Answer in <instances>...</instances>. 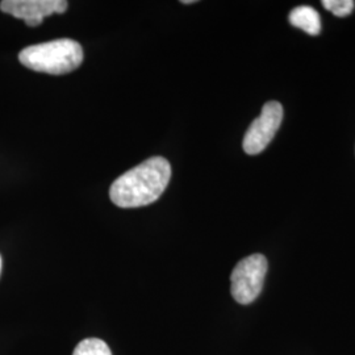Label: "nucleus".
<instances>
[{
	"label": "nucleus",
	"instance_id": "f03ea898",
	"mask_svg": "<svg viewBox=\"0 0 355 355\" xmlns=\"http://www.w3.org/2000/svg\"><path fill=\"white\" fill-rule=\"evenodd\" d=\"M19 61L33 71L62 76L74 71L83 62V49L74 40L60 38L24 48Z\"/></svg>",
	"mask_w": 355,
	"mask_h": 355
},
{
	"label": "nucleus",
	"instance_id": "423d86ee",
	"mask_svg": "<svg viewBox=\"0 0 355 355\" xmlns=\"http://www.w3.org/2000/svg\"><path fill=\"white\" fill-rule=\"evenodd\" d=\"M292 26L304 31L311 36H318L321 32V19L318 11L309 6H299L292 10L288 17Z\"/></svg>",
	"mask_w": 355,
	"mask_h": 355
},
{
	"label": "nucleus",
	"instance_id": "0eeeda50",
	"mask_svg": "<svg viewBox=\"0 0 355 355\" xmlns=\"http://www.w3.org/2000/svg\"><path fill=\"white\" fill-rule=\"evenodd\" d=\"M73 355H112L108 345L99 338H87L76 345Z\"/></svg>",
	"mask_w": 355,
	"mask_h": 355
},
{
	"label": "nucleus",
	"instance_id": "20e7f679",
	"mask_svg": "<svg viewBox=\"0 0 355 355\" xmlns=\"http://www.w3.org/2000/svg\"><path fill=\"white\" fill-rule=\"evenodd\" d=\"M283 120V107L279 102L266 103L243 137V150L249 155L263 152L275 137Z\"/></svg>",
	"mask_w": 355,
	"mask_h": 355
},
{
	"label": "nucleus",
	"instance_id": "f257e3e1",
	"mask_svg": "<svg viewBox=\"0 0 355 355\" xmlns=\"http://www.w3.org/2000/svg\"><path fill=\"white\" fill-rule=\"evenodd\" d=\"M170 178V162L164 157H152L117 178L110 189V198L120 208L145 207L159 199Z\"/></svg>",
	"mask_w": 355,
	"mask_h": 355
},
{
	"label": "nucleus",
	"instance_id": "9d476101",
	"mask_svg": "<svg viewBox=\"0 0 355 355\" xmlns=\"http://www.w3.org/2000/svg\"><path fill=\"white\" fill-rule=\"evenodd\" d=\"M0 272H1V257H0Z\"/></svg>",
	"mask_w": 355,
	"mask_h": 355
},
{
	"label": "nucleus",
	"instance_id": "39448f33",
	"mask_svg": "<svg viewBox=\"0 0 355 355\" xmlns=\"http://www.w3.org/2000/svg\"><path fill=\"white\" fill-rule=\"evenodd\" d=\"M69 3L64 0H4L0 10L16 19H21L28 26H38L46 16L66 12Z\"/></svg>",
	"mask_w": 355,
	"mask_h": 355
},
{
	"label": "nucleus",
	"instance_id": "7ed1b4c3",
	"mask_svg": "<svg viewBox=\"0 0 355 355\" xmlns=\"http://www.w3.org/2000/svg\"><path fill=\"white\" fill-rule=\"evenodd\" d=\"M267 267L266 257L262 254H253L237 263L230 277V291L237 303L250 304L259 296L266 278Z\"/></svg>",
	"mask_w": 355,
	"mask_h": 355
},
{
	"label": "nucleus",
	"instance_id": "6e6552de",
	"mask_svg": "<svg viewBox=\"0 0 355 355\" xmlns=\"http://www.w3.org/2000/svg\"><path fill=\"white\" fill-rule=\"evenodd\" d=\"M322 6L338 17L349 16L355 8V3L353 0H324Z\"/></svg>",
	"mask_w": 355,
	"mask_h": 355
},
{
	"label": "nucleus",
	"instance_id": "1a4fd4ad",
	"mask_svg": "<svg viewBox=\"0 0 355 355\" xmlns=\"http://www.w3.org/2000/svg\"><path fill=\"white\" fill-rule=\"evenodd\" d=\"M183 4H192V3H196L195 0H182Z\"/></svg>",
	"mask_w": 355,
	"mask_h": 355
}]
</instances>
